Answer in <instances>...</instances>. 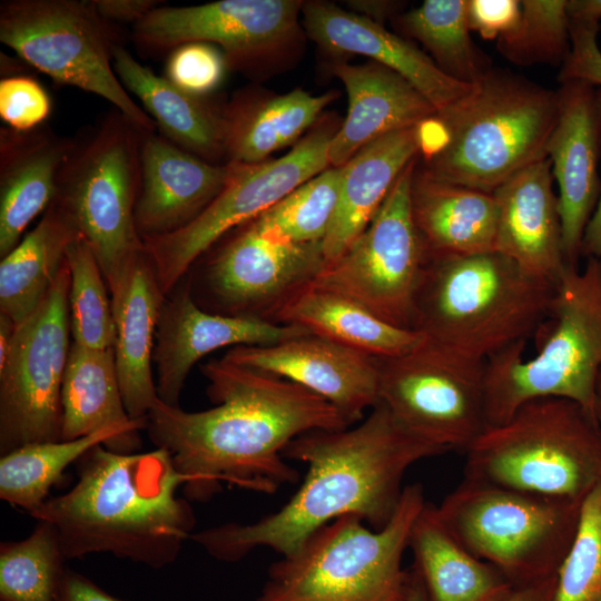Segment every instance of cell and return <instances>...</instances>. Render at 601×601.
<instances>
[{"mask_svg": "<svg viewBox=\"0 0 601 601\" xmlns=\"http://www.w3.org/2000/svg\"><path fill=\"white\" fill-rule=\"evenodd\" d=\"M215 407L186 412L159 398L146 418L152 443L171 455L189 501H207L227 482L273 493L298 472L283 451L297 436L349 426L329 402L276 375L224 357L201 367Z\"/></svg>", "mask_w": 601, "mask_h": 601, "instance_id": "cell-1", "label": "cell"}, {"mask_svg": "<svg viewBox=\"0 0 601 601\" xmlns=\"http://www.w3.org/2000/svg\"><path fill=\"white\" fill-rule=\"evenodd\" d=\"M446 452L412 434L378 402L353 428L315 430L287 444L284 459L308 469L279 510L253 523L208 528L190 539L213 558L236 562L259 546L288 556L315 531L344 515H356L380 530L397 508L406 470Z\"/></svg>", "mask_w": 601, "mask_h": 601, "instance_id": "cell-2", "label": "cell"}, {"mask_svg": "<svg viewBox=\"0 0 601 601\" xmlns=\"http://www.w3.org/2000/svg\"><path fill=\"white\" fill-rule=\"evenodd\" d=\"M187 479L157 447L118 453L97 445L78 461V480L65 494L29 513L51 524L67 560L92 553L162 569L176 561L195 526Z\"/></svg>", "mask_w": 601, "mask_h": 601, "instance_id": "cell-3", "label": "cell"}, {"mask_svg": "<svg viewBox=\"0 0 601 601\" xmlns=\"http://www.w3.org/2000/svg\"><path fill=\"white\" fill-rule=\"evenodd\" d=\"M553 289L497 250L427 254L413 329L449 352L486 362L533 336Z\"/></svg>", "mask_w": 601, "mask_h": 601, "instance_id": "cell-4", "label": "cell"}, {"mask_svg": "<svg viewBox=\"0 0 601 601\" xmlns=\"http://www.w3.org/2000/svg\"><path fill=\"white\" fill-rule=\"evenodd\" d=\"M558 110L556 91L491 67L466 93L436 111L446 141L418 167L433 178L493 194L546 158Z\"/></svg>", "mask_w": 601, "mask_h": 601, "instance_id": "cell-5", "label": "cell"}, {"mask_svg": "<svg viewBox=\"0 0 601 601\" xmlns=\"http://www.w3.org/2000/svg\"><path fill=\"white\" fill-rule=\"evenodd\" d=\"M533 335L536 349L531 358H523L526 342H520L486 361L487 427L541 397L573 401L595 420L594 388L601 370L600 259L588 258L583 268L566 267Z\"/></svg>", "mask_w": 601, "mask_h": 601, "instance_id": "cell-6", "label": "cell"}, {"mask_svg": "<svg viewBox=\"0 0 601 601\" xmlns=\"http://www.w3.org/2000/svg\"><path fill=\"white\" fill-rule=\"evenodd\" d=\"M425 503L415 483L403 489L393 516L380 530L356 515L327 523L270 566L257 601H404L410 573L402 558Z\"/></svg>", "mask_w": 601, "mask_h": 601, "instance_id": "cell-7", "label": "cell"}, {"mask_svg": "<svg viewBox=\"0 0 601 601\" xmlns=\"http://www.w3.org/2000/svg\"><path fill=\"white\" fill-rule=\"evenodd\" d=\"M465 454L464 477L538 495L582 501L601 480V432L566 398L522 404Z\"/></svg>", "mask_w": 601, "mask_h": 601, "instance_id": "cell-8", "label": "cell"}, {"mask_svg": "<svg viewBox=\"0 0 601 601\" xmlns=\"http://www.w3.org/2000/svg\"><path fill=\"white\" fill-rule=\"evenodd\" d=\"M582 501L464 480L436 506L450 533L514 588L556 574Z\"/></svg>", "mask_w": 601, "mask_h": 601, "instance_id": "cell-9", "label": "cell"}, {"mask_svg": "<svg viewBox=\"0 0 601 601\" xmlns=\"http://www.w3.org/2000/svg\"><path fill=\"white\" fill-rule=\"evenodd\" d=\"M145 132L115 109L73 139L58 176L52 201L87 239L106 282L144 248L135 209Z\"/></svg>", "mask_w": 601, "mask_h": 601, "instance_id": "cell-10", "label": "cell"}, {"mask_svg": "<svg viewBox=\"0 0 601 601\" xmlns=\"http://www.w3.org/2000/svg\"><path fill=\"white\" fill-rule=\"evenodd\" d=\"M0 40L55 81L98 95L141 130L155 131L154 120L114 70L117 31L89 1H3Z\"/></svg>", "mask_w": 601, "mask_h": 601, "instance_id": "cell-11", "label": "cell"}, {"mask_svg": "<svg viewBox=\"0 0 601 601\" xmlns=\"http://www.w3.org/2000/svg\"><path fill=\"white\" fill-rule=\"evenodd\" d=\"M341 124L325 116L284 156L234 164L225 187L193 221L177 231L142 239L167 294L225 234L256 218L329 166L328 148Z\"/></svg>", "mask_w": 601, "mask_h": 601, "instance_id": "cell-12", "label": "cell"}, {"mask_svg": "<svg viewBox=\"0 0 601 601\" xmlns=\"http://www.w3.org/2000/svg\"><path fill=\"white\" fill-rule=\"evenodd\" d=\"M70 273L65 262L37 309L16 325L0 366V453L61 441V388L69 344Z\"/></svg>", "mask_w": 601, "mask_h": 601, "instance_id": "cell-13", "label": "cell"}, {"mask_svg": "<svg viewBox=\"0 0 601 601\" xmlns=\"http://www.w3.org/2000/svg\"><path fill=\"white\" fill-rule=\"evenodd\" d=\"M417 158L402 171L362 235L311 283L406 329H413L415 297L427 259L411 209Z\"/></svg>", "mask_w": 601, "mask_h": 601, "instance_id": "cell-14", "label": "cell"}, {"mask_svg": "<svg viewBox=\"0 0 601 601\" xmlns=\"http://www.w3.org/2000/svg\"><path fill=\"white\" fill-rule=\"evenodd\" d=\"M485 366L424 338L410 353L378 359V402L415 436L465 452L487 427Z\"/></svg>", "mask_w": 601, "mask_h": 601, "instance_id": "cell-15", "label": "cell"}, {"mask_svg": "<svg viewBox=\"0 0 601 601\" xmlns=\"http://www.w3.org/2000/svg\"><path fill=\"white\" fill-rule=\"evenodd\" d=\"M298 0H220L198 6L161 4L134 24L136 45L161 52L189 42L218 46L227 67L258 70L298 43Z\"/></svg>", "mask_w": 601, "mask_h": 601, "instance_id": "cell-16", "label": "cell"}, {"mask_svg": "<svg viewBox=\"0 0 601 601\" xmlns=\"http://www.w3.org/2000/svg\"><path fill=\"white\" fill-rule=\"evenodd\" d=\"M213 254L207 284L233 315L265 318L288 296L312 283L326 266L323 243H293L252 220Z\"/></svg>", "mask_w": 601, "mask_h": 601, "instance_id": "cell-17", "label": "cell"}, {"mask_svg": "<svg viewBox=\"0 0 601 601\" xmlns=\"http://www.w3.org/2000/svg\"><path fill=\"white\" fill-rule=\"evenodd\" d=\"M556 92L558 118L546 144V157L559 187L565 263L577 268L584 231L601 191V109L597 88L587 81H563Z\"/></svg>", "mask_w": 601, "mask_h": 601, "instance_id": "cell-18", "label": "cell"}, {"mask_svg": "<svg viewBox=\"0 0 601 601\" xmlns=\"http://www.w3.org/2000/svg\"><path fill=\"white\" fill-rule=\"evenodd\" d=\"M224 358L305 387L334 405L349 425L378 403V359L313 334L236 346Z\"/></svg>", "mask_w": 601, "mask_h": 601, "instance_id": "cell-19", "label": "cell"}, {"mask_svg": "<svg viewBox=\"0 0 601 601\" xmlns=\"http://www.w3.org/2000/svg\"><path fill=\"white\" fill-rule=\"evenodd\" d=\"M311 334L296 325L277 324L250 315L210 314L197 306L188 289L165 302L155 339L157 394L160 401H178L191 367L225 346H268Z\"/></svg>", "mask_w": 601, "mask_h": 601, "instance_id": "cell-20", "label": "cell"}, {"mask_svg": "<svg viewBox=\"0 0 601 601\" xmlns=\"http://www.w3.org/2000/svg\"><path fill=\"white\" fill-rule=\"evenodd\" d=\"M230 170L229 162H209L160 134L145 132L135 209L141 239L177 231L193 221L225 187Z\"/></svg>", "mask_w": 601, "mask_h": 601, "instance_id": "cell-21", "label": "cell"}, {"mask_svg": "<svg viewBox=\"0 0 601 601\" xmlns=\"http://www.w3.org/2000/svg\"><path fill=\"white\" fill-rule=\"evenodd\" d=\"M115 326V359L125 407L146 421L159 398L151 373L156 331L165 303L145 245L107 282Z\"/></svg>", "mask_w": 601, "mask_h": 601, "instance_id": "cell-22", "label": "cell"}, {"mask_svg": "<svg viewBox=\"0 0 601 601\" xmlns=\"http://www.w3.org/2000/svg\"><path fill=\"white\" fill-rule=\"evenodd\" d=\"M302 14L306 33L327 53L362 55L392 69L420 91L436 111L471 88L472 83L444 73L413 42L337 4L304 1Z\"/></svg>", "mask_w": 601, "mask_h": 601, "instance_id": "cell-23", "label": "cell"}, {"mask_svg": "<svg viewBox=\"0 0 601 601\" xmlns=\"http://www.w3.org/2000/svg\"><path fill=\"white\" fill-rule=\"evenodd\" d=\"M553 181L546 157L513 175L493 196L497 208L495 250L526 273L555 284L568 266Z\"/></svg>", "mask_w": 601, "mask_h": 601, "instance_id": "cell-24", "label": "cell"}, {"mask_svg": "<svg viewBox=\"0 0 601 601\" xmlns=\"http://www.w3.org/2000/svg\"><path fill=\"white\" fill-rule=\"evenodd\" d=\"M332 70L346 89L348 110L329 144L331 167H342L372 141L417 126L436 114L406 79L375 61L335 62Z\"/></svg>", "mask_w": 601, "mask_h": 601, "instance_id": "cell-25", "label": "cell"}, {"mask_svg": "<svg viewBox=\"0 0 601 601\" xmlns=\"http://www.w3.org/2000/svg\"><path fill=\"white\" fill-rule=\"evenodd\" d=\"M73 139L43 127L0 130V255L18 244L30 221L52 203Z\"/></svg>", "mask_w": 601, "mask_h": 601, "instance_id": "cell-26", "label": "cell"}, {"mask_svg": "<svg viewBox=\"0 0 601 601\" xmlns=\"http://www.w3.org/2000/svg\"><path fill=\"white\" fill-rule=\"evenodd\" d=\"M418 126L372 141L341 167L337 208L323 240L326 266L362 235L402 171L420 155Z\"/></svg>", "mask_w": 601, "mask_h": 601, "instance_id": "cell-27", "label": "cell"}, {"mask_svg": "<svg viewBox=\"0 0 601 601\" xmlns=\"http://www.w3.org/2000/svg\"><path fill=\"white\" fill-rule=\"evenodd\" d=\"M337 91L314 96L300 88L283 95L243 91L223 109L226 162L257 164L295 146L322 118Z\"/></svg>", "mask_w": 601, "mask_h": 601, "instance_id": "cell-28", "label": "cell"}, {"mask_svg": "<svg viewBox=\"0 0 601 601\" xmlns=\"http://www.w3.org/2000/svg\"><path fill=\"white\" fill-rule=\"evenodd\" d=\"M411 209L428 255L495 250L497 208L493 194L433 178L417 161L411 184Z\"/></svg>", "mask_w": 601, "mask_h": 601, "instance_id": "cell-29", "label": "cell"}, {"mask_svg": "<svg viewBox=\"0 0 601 601\" xmlns=\"http://www.w3.org/2000/svg\"><path fill=\"white\" fill-rule=\"evenodd\" d=\"M266 319L304 327L377 359L402 356L424 341L420 332L391 325L354 300L311 283L288 296Z\"/></svg>", "mask_w": 601, "mask_h": 601, "instance_id": "cell-30", "label": "cell"}, {"mask_svg": "<svg viewBox=\"0 0 601 601\" xmlns=\"http://www.w3.org/2000/svg\"><path fill=\"white\" fill-rule=\"evenodd\" d=\"M112 65L122 86L141 101L160 135L209 162L225 157L223 109L156 75L121 45L114 49Z\"/></svg>", "mask_w": 601, "mask_h": 601, "instance_id": "cell-31", "label": "cell"}, {"mask_svg": "<svg viewBox=\"0 0 601 601\" xmlns=\"http://www.w3.org/2000/svg\"><path fill=\"white\" fill-rule=\"evenodd\" d=\"M408 548L428 601H501L514 589L496 568L467 551L427 502L412 525Z\"/></svg>", "mask_w": 601, "mask_h": 601, "instance_id": "cell-32", "label": "cell"}, {"mask_svg": "<svg viewBox=\"0 0 601 601\" xmlns=\"http://www.w3.org/2000/svg\"><path fill=\"white\" fill-rule=\"evenodd\" d=\"M79 234L71 217L51 203L38 225L0 263V308L14 325L46 297Z\"/></svg>", "mask_w": 601, "mask_h": 601, "instance_id": "cell-33", "label": "cell"}, {"mask_svg": "<svg viewBox=\"0 0 601 601\" xmlns=\"http://www.w3.org/2000/svg\"><path fill=\"white\" fill-rule=\"evenodd\" d=\"M140 431L110 427L68 441L31 443L0 459V499L31 513L49 497L65 470L97 445L118 453H134L141 446Z\"/></svg>", "mask_w": 601, "mask_h": 601, "instance_id": "cell-34", "label": "cell"}, {"mask_svg": "<svg viewBox=\"0 0 601 601\" xmlns=\"http://www.w3.org/2000/svg\"><path fill=\"white\" fill-rule=\"evenodd\" d=\"M61 440L100 430L140 431L146 421L132 420L121 395L114 348L92 349L71 344L61 388Z\"/></svg>", "mask_w": 601, "mask_h": 601, "instance_id": "cell-35", "label": "cell"}, {"mask_svg": "<svg viewBox=\"0 0 601 601\" xmlns=\"http://www.w3.org/2000/svg\"><path fill=\"white\" fill-rule=\"evenodd\" d=\"M393 20L403 36L417 40L453 79L473 83L491 68L471 39L467 0H425Z\"/></svg>", "mask_w": 601, "mask_h": 601, "instance_id": "cell-36", "label": "cell"}, {"mask_svg": "<svg viewBox=\"0 0 601 601\" xmlns=\"http://www.w3.org/2000/svg\"><path fill=\"white\" fill-rule=\"evenodd\" d=\"M24 539L0 544V601H58L68 568L55 528L37 521Z\"/></svg>", "mask_w": 601, "mask_h": 601, "instance_id": "cell-37", "label": "cell"}, {"mask_svg": "<svg viewBox=\"0 0 601 601\" xmlns=\"http://www.w3.org/2000/svg\"><path fill=\"white\" fill-rule=\"evenodd\" d=\"M69 312L73 343L92 349L114 348L115 326L106 278L87 239L79 233L68 245Z\"/></svg>", "mask_w": 601, "mask_h": 601, "instance_id": "cell-38", "label": "cell"}, {"mask_svg": "<svg viewBox=\"0 0 601 601\" xmlns=\"http://www.w3.org/2000/svg\"><path fill=\"white\" fill-rule=\"evenodd\" d=\"M341 167H328L252 219L260 229L293 243H323L339 194Z\"/></svg>", "mask_w": 601, "mask_h": 601, "instance_id": "cell-39", "label": "cell"}, {"mask_svg": "<svg viewBox=\"0 0 601 601\" xmlns=\"http://www.w3.org/2000/svg\"><path fill=\"white\" fill-rule=\"evenodd\" d=\"M568 0H523L521 19L497 39L499 51L518 65H563L571 50Z\"/></svg>", "mask_w": 601, "mask_h": 601, "instance_id": "cell-40", "label": "cell"}, {"mask_svg": "<svg viewBox=\"0 0 601 601\" xmlns=\"http://www.w3.org/2000/svg\"><path fill=\"white\" fill-rule=\"evenodd\" d=\"M601 599V480L583 497L577 530L556 572L552 601Z\"/></svg>", "mask_w": 601, "mask_h": 601, "instance_id": "cell-41", "label": "cell"}, {"mask_svg": "<svg viewBox=\"0 0 601 601\" xmlns=\"http://www.w3.org/2000/svg\"><path fill=\"white\" fill-rule=\"evenodd\" d=\"M226 68V59L215 46L189 42L170 51L165 77L179 89L204 97L220 85Z\"/></svg>", "mask_w": 601, "mask_h": 601, "instance_id": "cell-42", "label": "cell"}, {"mask_svg": "<svg viewBox=\"0 0 601 601\" xmlns=\"http://www.w3.org/2000/svg\"><path fill=\"white\" fill-rule=\"evenodd\" d=\"M51 111L43 87L28 76H8L0 81V117L9 128L28 131L40 127Z\"/></svg>", "mask_w": 601, "mask_h": 601, "instance_id": "cell-43", "label": "cell"}, {"mask_svg": "<svg viewBox=\"0 0 601 601\" xmlns=\"http://www.w3.org/2000/svg\"><path fill=\"white\" fill-rule=\"evenodd\" d=\"M599 23L570 22L571 50L561 66L559 80L587 81L601 88V50L597 36Z\"/></svg>", "mask_w": 601, "mask_h": 601, "instance_id": "cell-44", "label": "cell"}, {"mask_svg": "<svg viewBox=\"0 0 601 601\" xmlns=\"http://www.w3.org/2000/svg\"><path fill=\"white\" fill-rule=\"evenodd\" d=\"M470 29L483 39H500L512 32L521 19V1L467 0Z\"/></svg>", "mask_w": 601, "mask_h": 601, "instance_id": "cell-45", "label": "cell"}, {"mask_svg": "<svg viewBox=\"0 0 601 601\" xmlns=\"http://www.w3.org/2000/svg\"><path fill=\"white\" fill-rule=\"evenodd\" d=\"M89 2L98 16L108 22L134 23L139 22L164 3L157 0H90Z\"/></svg>", "mask_w": 601, "mask_h": 601, "instance_id": "cell-46", "label": "cell"}, {"mask_svg": "<svg viewBox=\"0 0 601 601\" xmlns=\"http://www.w3.org/2000/svg\"><path fill=\"white\" fill-rule=\"evenodd\" d=\"M58 601H126L117 598L87 577L67 569Z\"/></svg>", "mask_w": 601, "mask_h": 601, "instance_id": "cell-47", "label": "cell"}, {"mask_svg": "<svg viewBox=\"0 0 601 601\" xmlns=\"http://www.w3.org/2000/svg\"><path fill=\"white\" fill-rule=\"evenodd\" d=\"M347 10L373 22L384 26L385 20L395 18L400 3L384 0H349L344 2Z\"/></svg>", "mask_w": 601, "mask_h": 601, "instance_id": "cell-48", "label": "cell"}, {"mask_svg": "<svg viewBox=\"0 0 601 601\" xmlns=\"http://www.w3.org/2000/svg\"><path fill=\"white\" fill-rule=\"evenodd\" d=\"M556 574L536 582L516 587L501 601H552Z\"/></svg>", "mask_w": 601, "mask_h": 601, "instance_id": "cell-49", "label": "cell"}, {"mask_svg": "<svg viewBox=\"0 0 601 601\" xmlns=\"http://www.w3.org/2000/svg\"><path fill=\"white\" fill-rule=\"evenodd\" d=\"M597 93L601 109V88L597 87ZM582 256L601 259V191L595 210L584 231Z\"/></svg>", "mask_w": 601, "mask_h": 601, "instance_id": "cell-50", "label": "cell"}, {"mask_svg": "<svg viewBox=\"0 0 601 601\" xmlns=\"http://www.w3.org/2000/svg\"><path fill=\"white\" fill-rule=\"evenodd\" d=\"M566 13L570 22L593 24L601 19V0H569Z\"/></svg>", "mask_w": 601, "mask_h": 601, "instance_id": "cell-51", "label": "cell"}, {"mask_svg": "<svg viewBox=\"0 0 601 601\" xmlns=\"http://www.w3.org/2000/svg\"><path fill=\"white\" fill-rule=\"evenodd\" d=\"M404 601H428L422 579L415 569L408 575V584Z\"/></svg>", "mask_w": 601, "mask_h": 601, "instance_id": "cell-52", "label": "cell"}, {"mask_svg": "<svg viewBox=\"0 0 601 601\" xmlns=\"http://www.w3.org/2000/svg\"><path fill=\"white\" fill-rule=\"evenodd\" d=\"M594 416L601 432V370L598 374L594 388Z\"/></svg>", "mask_w": 601, "mask_h": 601, "instance_id": "cell-53", "label": "cell"}, {"mask_svg": "<svg viewBox=\"0 0 601 601\" xmlns=\"http://www.w3.org/2000/svg\"><path fill=\"white\" fill-rule=\"evenodd\" d=\"M599 601H601V599Z\"/></svg>", "mask_w": 601, "mask_h": 601, "instance_id": "cell-54", "label": "cell"}, {"mask_svg": "<svg viewBox=\"0 0 601 601\" xmlns=\"http://www.w3.org/2000/svg\"><path fill=\"white\" fill-rule=\"evenodd\" d=\"M601 260V259H600Z\"/></svg>", "mask_w": 601, "mask_h": 601, "instance_id": "cell-55", "label": "cell"}]
</instances>
